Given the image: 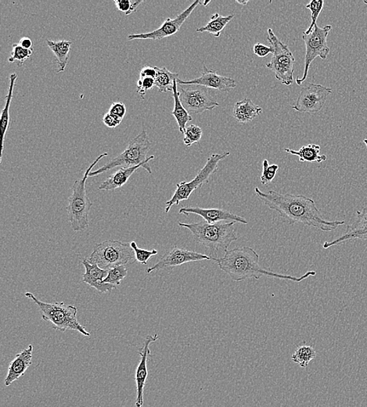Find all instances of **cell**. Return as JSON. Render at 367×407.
I'll list each match as a JSON object with an SVG mask.
<instances>
[{
    "label": "cell",
    "mask_w": 367,
    "mask_h": 407,
    "mask_svg": "<svg viewBox=\"0 0 367 407\" xmlns=\"http://www.w3.org/2000/svg\"><path fill=\"white\" fill-rule=\"evenodd\" d=\"M255 192L269 209L276 211L290 225L300 223L324 232H331L346 223L345 221L325 220L315 200L304 195L283 194L274 191L264 193L259 187L255 188Z\"/></svg>",
    "instance_id": "obj_1"
},
{
    "label": "cell",
    "mask_w": 367,
    "mask_h": 407,
    "mask_svg": "<svg viewBox=\"0 0 367 407\" xmlns=\"http://www.w3.org/2000/svg\"><path fill=\"white\" fill-rule=\"evenodd\" d=\"M222 271L226 273L235 282L248 279L259 280L262 277L300 283L302 280L317 275L315 271H308L296 278L291 275L275 273L263 268L260 264V255L250 247L236 248L228 250L226 254L216 261Z\"/></svg>",
    "instance_id": "obj_2"
},
{
    "label": "cell",
    "mask_w": 367,
    "mask_h": 407,
    "mask_svg": "<svg viewBox=\"0 0 367 407\" xmlns=\"http://www.w3.org/2000/svg\"><path fill=\"white\" fill-rule=\"evenodd\" d=\"M236 222L215 223L210 225L205 221L193 223L179 222L180 227L187 228L193 235L195 242L204 246L209 251L211 260L220 259L224 255L229 246L238 240Z\"/></svg>",
    "instance_id": "obj_3"
},
{
    "label": "cell",
    "mask_w": 367,
    "mask_h": 407,
    "mask_svg": "<svg viewBox=\"0 0 367 407\" xmlns=\"http://www.w3.org/2000/svg\"><path fill=\"white\" fill-rule=\"evenodd\" d=\"M108 156V153L101 154L99 157L92 163L90 167L85 170L81 179L74 182L72 194L68 198L67 213L68 220L71 223V227L74 232H82L89 227V215L93 203L90 202L87 194V180L92 170L100 160Z\"/></svg>",
    "instance_id": "obj_4"
},
{
    "label": "cell",
    "mask_w": 367,
    "mask_h": 407,
    "mask_svg": "<svg viewBox=\"0 0 367 407\" xmlns=\"http://www.w3.org/2000/svg\"><path fill=\"white\" fill-rule=\"evenodd\" d=\"M25 295L36 304L42 313V319L52 324L54 330L61 332L76 331L85 337H90V332L79 323L78 309L76 306L66 305L62 302H44L38 300L31 292H26Z\"/></svg>",
    "instance_id": "obj_5"
},
{
    "label": "cell",
    "mask_w": 367,
    "mask_h": 407,
    "mask_svg": "<svg viewBox=\"0 0 367 407\" xmlns=\"http://www.w3.org/2000/svg\"><path fill=\"white\" fill-rule=\"evenodd\" d=\"M134 259V251L130 243L107 240L101 244H96L87 260L101 269L109 271L114 267L128 264Z\"/></svg>",
    "instance_id": "obj_6"
},
{
    "label": "cell",
    "mask_w": 367,
    "mask_h": 407,
    "mask_svg": "<svg viewBox=\"0 0 367 407\" xmlns=\"http://www.w3.org/2000/svg\"><path fill=\"white\" fill-rule=\"evenodd\" d=\"M229 154H231L229 152L211 154L204 167L199 171V173L191 181H182L177 183L173 197L167 202H165V213H169L174 205H179L182 200H187L195 191L209 182L210 177L216 173L219 167V163Z\"/></svg>",
    "instance_id": "obj_7"
},
{
    "label": "cell",
    "mask_w": 367,
    "mask_h": 407,
    "mask_svg": "<svg viewBox=\"0 0 367 407\" xmlns=\"http://www.w3.org/2000/svg\"><path fill=\"white\" fill-rule=\"evenodd\" d=\"M151 147L147 132L143 130L134 139L129 143L127 148L116 158H114L103 165L98 169L92 171L90 177L99 176L105 171L122 166V167H133L145 163L147 159V154Z\"/></svg>",
    "instance_id": "obj_8"
},
{
    "label": "cell",
    "mask_w": 367,
    "mask_h": 407,
    "mask_svg": "<svg viewBox=\"0 0 367 407\" xmlns=\"http://www.w3.org/2000/svg\"><path fill=\"white\" fill-rule=\"evenodd\" d=\"M268 42L273 49V59L266 64L268 70L275 73V77L285 85L294 83L295 59L288 45L280 41L272 28L268 30Z\"/></svg>",
    "instance_id": "obj_9"
},
{
    "label": "cell",
    "mask_w": 367,
    "mask_h": 407,
    "mask_svg": "<svg viewBox=\"0 0 367 407\" xmlns=\"http://www.w3.org/2000/svg\"><path fill=\"white\" fill-rule=\"evenodd\" d=\"M332 30L331 25H325L324 28H319L315 25L311 33L306 34L303 32L302 39L306 44L305 55V70L302 78H297L296 83L297 85H302L306 81L309 67L313 61L320 57L322 60H326L330 54V48L328 45V37Z\"/></svg>",
    "instance_id": "obj_10"
},
{
    "label": "cell",
    "mask_w": 367,
    "mask_h": 407,
    "mask_svg": "<svg viewBox=\"0 0 367 407\" xmlns=\"http://www.w3.org/2000/svg\"><path fill=\"white\" fill-rule=\"evenodd\" d=\"M331 94V88L320 84L308 83L302 88L292 109L300 113H318L322 110L326 99Z\"/></svg>",
    "instance_id": "obj_11"
},
{
    "label": "cell",
    "mask_w": 367,
    "mask_h": 407,
    "mask_svg": "<svg viewBox=\"0 0 367 407\" xmlns=\"http://www.w3.org/2000/svg\"><path fill=\"white\" fill-rule=\"evenodd\" d=\"M180 99L189 113L200 114L220 106L208 89L202 85H190L187 89L181 87Z\"/></svg>",
    "instance_id": "obj_12"
},
{
    "label": "cell",
    "mask_w": 367,
    "mask_h": 407,
    "mask_svg": "<svg viewBox=\"0 0 367 407\" xmlns=\"http://www.w3.org/2000/svg\"><path fill=\"white\" fill-rule=\"evenodd\" d=\"M205 260H211L207 255L179 248L176 245L173 249L166 252V253L160 258L156 264L147 269V273L162 271V269H174L186 264V263Z\"/></svg>",
    "instance_id": "obj_13"
},
{
    "label": "cell",
    "mask_w": 367,
    "mask_h": 407,
    "mask_svg": "<svg viewBox=\"0 0 367 407\" xmlns=\"http://www.w3.org/2000/svg\"><path fill=\"white\" fill-rule=\"evenodd\" d=\"M200 4L199 0L194 1L190 7H188L185 11L178 15L175 19H167L163 23L162 26L154 30L147 33L134 34V35H129V40L135 39H151L160 40L175 35L180 30L183 23L191 16L194 9H196Z\"/></svg>",
    "instance_id": "obj_14"
},
{
    "label": "cell",
    "mask_w": 367,
    "mask_h": 407,
    "mask_svg": "<svg viewBox=\"0 0 367 407\" xmlns=\"http://www.w3.org/2000/svg\"><path fill=\"white\" fill-rule=\"evenodd\" d=\"M158 340V335L157 333L153 336L147 335L145 337V342H143V347L139 351L140 362L138 366H137L135 375L136 385V407H142L143 404H145L143 392H145L148 377L147 359L151 355L150 345L152 342H156Z\"/></svg>",
    "instance_id": "obj_15"
},
{
    "label": "cell",
    "mask_w": 367,
    "mask_h": 407,
    "mask_svg": "<svg viewBox=\"0 0 367 407\" xmlns=\"http://www.w3.org/2000/svg\"><path fill=\"white\" fill-rule=\"evenodd\" d=\"M177 83L181 85H202L206 88L214 89L220 91H229L236 87L237 83L234 79L220 76L216 71L209 70L204 66V71L200 76L189 81L178 79Z\"/></svg>",
    "instance_id": "obj_16"
},
{
    "label": "cell",
    "mask_w": 367,
    "mask_h": 407,
    "mask_svg": "<svg viewBox=\"0 0 367 407\" xmlns=\"http://www.w3.org/2000/svg\"><path fill=\"white\" fill-rule=\"evenodd\" d=\"M180 214L188 216L190 214L202 216L205 222L210 225H215L221 222H236L240 225H247L249 222L245 218L238 216L224 209H202L199 207H183L179 211Z\"/></svg>",
    "instance_id": "obj_17"
},
{
    "label": "cell",
    "mask_w": 367,
    "mask_h": 407,
    "mask_svg": "<svg viewBox=\"0 0 367 407\" xmlns=\"http://www.w3.org/2000/svg\"><path fill=\"white\" fill-rule=\"evenodd\" d=\"M355 239L367 240V208L357 211V218L351 225H348L346 233L331 242H324L323 248L328 249Z\"/></svg>",
    "instance_id": "obj_18"
},
{
    "label": "cell",
    "mask_w": 367,
    "mask_h": 407,
    "mask_svg": "<svg viewBox=\"0 0 367 407\" xmlns=\"http://www.w3.org/2000/svg\"><path fill=\"white\" fill-rule=\"evenodd\" d=\"M82 264L85 271L83 275V282L85 284L90 285L101 294L111 293L114 289L117 288L116 286L104 282L108 271L101 269L94 263H91L87 259H84Z\"/></svg>",
    "instance_id": "obj_19"
},
{
    "label": "cell",
    "mask_w": 367,
    "mask_h": 407,
    "mask_svg": "<svg viewBox=\"0 0 367 407\" xmlns=\"http://www.w3.org/2000/svg\"><path fill=\"white\" fill-rule=\"evenodd\" d=\"M154 158V156L148 157L146 162L139 165L133 166V167H122L118 169L116 173H114L107 179L103 182L100 185L99 191H111L116 190V189L121 188L127 183L129 178L135 171L143 168L147 171L149 174H152V170L149 162Z\"/></svg>",
    "instance_id": "obj_20"
},
{
    "label": "cell",
    "mask_w": 367,
    "mask_h": 407,
    "mask_svg": "<svg viewBox=\"0 0 367 407\" xmlns=\"http://www.w3.org/2000/svg\"><path fill=\"white\" fill-rule=\"evenodd\" d=\"M32 353L33 346L30 345L15 355L14 359L10 364L8 375L6 377V386H10L11 384L25 374L28 368L32 365Z\"/></svg>",
    "instance_id": "obj_21"
},
{
    "label": "cell",
    "mask_w": 367,
    "mask_h": 407,
    "mask_svg": "<svg viewBox=\"0 0 367 407\" xmlns=\"http://www.w3.org/2000/svg\"><path fill=\"white\" fill-rule=\"evenodd\" d=\"M262 108L254 104L250 99L238 101L235 105L233 116L240 123H249L260 116Z\"/></svg>",
    "instance_id": "obj_22"
},
{
    "label": "cell",
    "mask_w": 367,
    "mask_h": 407,
    "mask_svg": "<svg viewBox=\"0 0 367 407\" xmlns=\"http://www.w3.org/2000/svg\"><path fill=\"white\" fill-rule=\"evenodd\" d=\"M47 43L48 48L52 50V52L56 56L57 68H59L57 72H65L68 60H70V53L72 43L66 41V40H59V41L48 40Z\"/></svg>",
    "instance_id": "obj_23"
},
{
    "label": "cell",
    "mask_w": 367,
    "mask_h": 407,
    "mask_svg": "<svg viewBox=\"0 0 367 407\" xmlns=\"http://www.w3.org/2000/svg\"><path fill=\"white\" fill-rule=\"evenodd\" d=\"M173 96L174 98V109L171 114L175 117L181 134H185L186 126L188 123L193 121V118L187 109L182 105L180 99V92L178 91L177 80L174 82L173 88Z\"/></svg>",
    "instance_id": "obj_24"
},
{
    "label": "cell",
    "mask_w": 367,
    "mask_h": 407,
    "mask_svg": "<svg viewBox=\"0 0 367 407\" xmlns=\"http://www.w3.org/2000/svg\"><path fill=\"white\" fill-rule=\"evenodd\" d=\"M286 153L293 154L300 157L301 163H322L326 162V156H320V146L317 145H308L303 146L298 151L291 150V149L286 148Z\"/></svg>",
    "instance_id": "obj_25"
},
{
    "label": "cell",
    "mask_w": 367,
    "mask_h": 407,
    "mask_svg": "<svg viewBox=\"0 0 367 407\" xmlns=\"http://www.w3.org/2000/svg\"><path fill=\"white\" fill-rule=\"evenodd\" d=\"M17 79H18V76H17L16 73H13V74H10L8 94L7 96H6V105H5V107L2 111L1 123H0V125H1V132H2L1 158L3 157L5 137H6V134H7V132L8 130L9 124H10V108L11 101H12V97H13L14 90Z\"/></svg>",
    "instance_id": "obj_26"
},
{
    "label": "cell",
    "mask_w": 367,
    "mask_h": 407,
    "mask_svg": "<svg viewBox=\"0 0 367 407\" xmlns=\"http://www.w3.org/2000/svg\"><path fill=\"white\" fill-rule=\"evenodd\" d=\"M234 19V14H229L227 17L222 16L219 13H216L211 17L210 21L204 27L199 28L197 32H209L212 34L216 38H219L221 32L226 26Z\"/></svg>",
    "instance_id": "obj_27"
},
{
    "label": "cell",
    "mask_w": 367,
    "mask_h": 407,
    "mask_svg": "<svg viewBox=\"0 0 367 407\" xmlns=\"http://www.w3.org/2000/svg\"><path fill=\"white\" fill-rule=\"evenodd\" d=\"M157 74L154 81L156 87L158 89L160 93H167L169 91H173L174 84L178 79L179 74L174 73L167 70L165 67H156Z\"/></svg>",
    "instance_id": "obj_28"
},
{
    "label": "cell",
    "mask_w": 367,
    "mask_h": 407,
    "mask_svg": "<svg viewBox=\"0 0 367 407\" xmlns=\"http://www.w3.org/2000/svg\"><path fill=\"white\" fill-rule=\"evenodd\" d=\"M315 357H317V352L315 351L313 347L303 344L297 348L294 354L292 355L291 359L300 365L301 368H307L309 363Z\"/></svg>",
    "instance_id": "obj_29"
},
{
    "label": "cell",
    "mask_w": 367,
    "mask_h": 407,
    "mask_svg": "<svg viewBox=\"0 0 367 407\" xmlns=\"http://www.w3.org/2000/svg\"><path fill=\"white\" fill-rule=\"evenodd\" d=\"M128 269L125 266H119L109 269L107 276L105 279V284H112L118 286L121 284L123 279L127 276Z\"/></svg>",
    "instance_id": "obj_30"
},
{
    "label": "cell",
    "mask_w": 367,
    "mask_h": 407,
    "mask_svg": "<svg viewBox=\"0 0 367 407\" xmlns=\"http://www.w3.org/2000/svg\"><path fill=\"white\" fill-rule=\"evenodd\" d=\"M32 54L33 50H26L23 48L19 43H14L8 61L10 63L18 61L19 65L21 66L28 59H30Z\"/></svg>",
    "instance_id": "obj_31"
},
{
    "label": "cell",
    "mask_w": 367,
    "mask_h": 407,
    "mask_svg": "<svg viewBox=\"0 0 367 407\" xmlns=\"http://www.w3.org/2000/svg\"><path fill=\"white\" fill-rule=\"evenodd\" d=\"M279 170V165L274 164L269 165L267 160H264L262 163V173L260 178L262 185H269L276 177Z\"/></svg>",
    "instance_id": "obj_32"
},
{
    "label": "cell",
    "mask_w": 367,
    "mask_h": 407,
    "mask_svg": "<svg viewBox=\"0 0 367 407\" xmlns=\"http://www.w3.org/2000/svg\"><path fill=\"white\" fill-rule=\"evenodd\" d=\"M324 2L323 0H313L311 3L306 6V8L311 11V25L308 28V30L305 32L306 34L311 33L313 28L317 24V19L321 13V11L324 9Z\"/></svg>",
    "instance_id": "obj_33"
},
{
    "label": "cell",
    "mask_w": 367,
    "mask_h": 407,
    "mask_svg": "<svg viewBox=\"0 0 367 407\" xmlns=\"http://www.w3.org/2000/svg\"><path fill=\"white\" fill-rule=\"evenodd\" d=\"M130 245L134 251L135 260L142 265H147L148 260L158 253L156 249H142L138 247V245L135 242H130Z\"/></svg>",
    "instance_id": "obj_34"
},
{
    "label": "cell",
    "mask_w": 367,
    "mask_h": 407,
    "mask_svg": "<svg viewBox=\"0 0 367 407\" xmlns=\"http://www.w3.org/2000/svg\"><path fill=\"white\" fill-rule=\"evenodd\" d=\"M203 134L202 129L198 125H191L188 126L185 133L183 143L187 147H191L193 143H198Z\"/></svg>",
    "instance_id": "obj_35"
},
{
    "label": "cell",
    "mask_w": 367,
    "mask_h": 407,
    "mask_svg": "<svg viewBox=\"0 0 367 407\" xmlns=\"http://www.w3.org/2000/svg\"><path fill=\"white\" fill-rule=\"evenodd\" d=\"M117 9L125 15H129L135 12L139 6L143 3V1L132 2L130 0H114Z\"/></svg>",
    "instance_id": "obj_36"
},
{
    "label": "cell",
    "mask_w": 367,
    "mask_h": 407,
    "mask_svg": "<svg viewBox=\"0 0 367 407\" xmlns=\"http://www.w3.org/2000/svg\"><path fill=\"white\" fill-rule=\"evenodd\" d=\"M156 87V81L153 78H143L137 82V93L141 96L142 99H145V95L148 90H151Z\"/></svg>",
    "instance_id": "obj_37"
},
{
    "label": "cell",
    "mask_w": 367,
    "mask_h": 407,
    "mask_svg": "<svg viewBox=\"0 0 367 407\" xmlns=\"http://www.w3.org/2000/svg\"><path fill=\"white\" fill-rule=\"evenodd\" d=\"M108 113L112 114L121 120H123L126 114V107L123 102L113 103L109 109Z\"/></svg>",
    "instance_id": "obj_38"
},
{
    "label": "cell",
    "mask_w": 367,
    "mask_h": 407,
    "mask_svg": "<svg viewBox=\"0 0 367 407\" xmlns=\"http://www.w3.org/2000/svg\"><path fill=\"white\" fill-rule=\"evenodd\" d=\"M253 52L258 56L263 59V57H266L269 54H273V49L271 47H267V45L259 43L254 45Z\"/></svg>",
    "instance_id": "obj_39"
},
{
    "label": "cell",
    "mask_w": 367,
    "mask_h": 407,
    "mask_svg": "<svg viewBox=\"0 0 367 407\" xmlns=\"http://www.w3.org/2000/svg\"><path fill=\"white\" fill-rule=\"evenodd\" d=\"M102 120L103 123H104L108 128H116L123 121V120L112 116L110 113H107Z\"/></svg>",
    "instance_id": "obj_40"
},
{
    "label": "cell",
    "mask_w": 367,
    "mask_h": 407,
    "mask_svg": "<svg viewBox=\"0 0 367 407\" xmlns=\"http://www.w3.org/2000/svg\"><path fill=\"white\" fill-rule=\"evenodd\" d=\"M157 74L156 67L146 66L143 67L140 74V79L143 78H156Z\"/></svg>",
    "instance_id": "obj_41"
},
{
    "label": "cell",
    "mask_w": 367,
    "mask_h": 407,
    "mask_svg": "<svg viewBox=\"0 0 367 407\" xmlns=\"http://www.w3.org/2000/svg\"><path fill=\"white\" fill-rule=\"evenodd\" d=\"M20 45L26 50H33V42L30 38L23 37L19 42Z\"/></svg>",
    "instance_id": "obj_42"
},
{
    "label": "cell",
    "mask_w": 367,
    "mask_h": 407,
    "mask_svg": "<svg viewBox=\"0 0 367 407\" xmlns=\"http://www.w3.org/2000/svg\"><path fill=\"white\" fill-rule=\"evenodd\" d=\"M211 3V1L209 0V1H200V4H202L204 6V7H207V6Z\"/></svg>",
    "instance_id": "obj_43"
},
{
    "label": "cell",
    "mask_w": 367,
    "mask_h": 407,
    "mask_svg": "<svg viewBox=\"0 0 367 407\" xmlns=\"http://www.w3.org/2000/svg\"><path fill=\"white\" fill-rule=\"evenodd\" d=\"M236 2L238 3H239V4H242L243 6H246L247 4L249 3V1H238H238H236Z\"/></svg>",
    "instance_id": "obj_44"
},
{
    "label": "cell",
    "mask_w": 367,
    "mask_h": 407,
    "mask_svg": "<svg viewBox=\"0 0 367 407\" xmlns=\"http://www.w3.org/2000/svg\"><path fill=\"white\" fill-rule=\"evenodd\" d=\"M364 143H365V145H366V148H367V139H365V140H364Z\"/></svg>",
    "instance_id": "obj_45"
}]
</instances>
